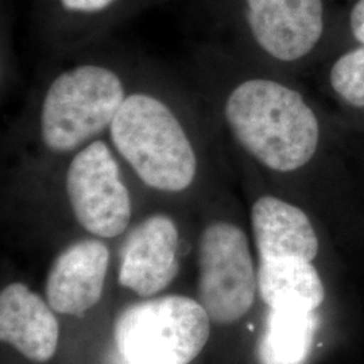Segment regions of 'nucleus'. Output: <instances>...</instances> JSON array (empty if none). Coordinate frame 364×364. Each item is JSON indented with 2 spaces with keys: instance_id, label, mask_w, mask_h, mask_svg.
Returning <instances> with one entry per match:
<instances>
[{
  "instance_id": "nucleus-12",
  "label": "nucleus",
  "mask_w": 364,
  "mask_h": 364,
  "mask_svg": "<svg viewBox=\"0 0 364 364\" xmlns=\"http://www.w3.org/2000/svg\"><path fill=\"white\" fill-rule=\"evenodd\" d=\"M258 290L269 309L317 311L326 287L312 262L299 258L258 259Z\"/></svg>"
},
{
  "instance_id": "nucleus-8",
  "label": "nucleus",
  "mask_w": 364,
  "mask_h": 364,
  "mask_svg": "<svg viewBox=\"0 0 364 364\" xmlns=\"http://www.w3.org/2000/svg\"><path fill=\"white\" fill-rule=\"evenodd\" d=\"M243 15L254 45L281 64L305 58L324 30L321 0H243Z\"/></svg>"
},
{
  "instance_id": "nucleus-2",
  "label": "nucleus",
  "mask_w": 364,
  "mask_h": 364,
  "mask_svg": "<svg viewBox=\"0 0 364 364\" xmlns=\"http://www.w3.org/2000/svg\"><path fill=\"white\" fill-rule=\"evenodd\" d=\"M193 80L216 134L260 168L289 176L312 161L320 123L301 92L266 76L237 77L212 48L193 60Z\"/></svg>"
},
{
  "instance_id": "nucleus-1",
  "label": "nucleus",
  "mask_w": 364,
  "mask_h": 364,
  "mask_svg": "<svg viewBox=\"0 0 364 364\" xmlns=\"http://www.w3.org/2000/svg\"><path fill=\"white\" fill-rule=\"evenodd\" d=\"M216 138L195 90L144 63L107 134L144 195L183 207L218 192Z\"/></svg>"
},
{
  "instance_id": "nucleus-10",
  "label": "nucleus",
  "mask_w": 364,
  "mask_h": 364,
  "mask_svg": "<svg viewBox=\"0 0 364 364\" xmlns=\"http://www.w3.org/2000/svg\"><path fill=\"white\" fill-rule=\"evenodd\" d=\"M0 338L31 362H49L58 348L60 326L48 299L22 282L3 287Z\"/></svg>"
},
{
  "instance_id": "nucleus-4",
  "label": "nucleus",
  "mask_w": 364,
  "mask_h": 364,
  "mask_svg": "<svg viewBox=\"0 0 364 364\" xmlns=\"http://www.w3.org/2000/svg\"><path fill=\"white\" fill-rule=\"evenodd\" d=\"M7 181L14 193L61 207L82 236L107 242L127 232L139 216V200L149 198L107 136L60 159L10 164Z\"/></svg>"
},
{
  "instance_id": "nucleus-3",
  "label": "nucleus",
  "mask_w": 364,
  "mask_h": 364,
  "mask_svg": "<svg viewBox=\"0 0 364 364\" xmlns=\"http://www.w3.org/2000/svg\"><path fill=\"white\" fill-rule=\"evenodd\" d=\"M141 66L102 55L77 58L46 75L7 134L10 162L60 159L105 138Z\"/></svg>"
},
{
  "instance_id": "nucleus-5",
  "label": "nucleus",
  "mask_w": 364,
  "mask_h": 364,
  "mask_svg": "<svg viewBox=\"0 0 364 364\" xmlns=\"http://www.w3.org/2000/svg\"><path fill=\"white\" fill-rule=\"evenodd\" d=\"M218 192L197 208L203 216L195 230L198 302L212 324L232 326L252 308L258 290L248 235L234 219L223 213Z\"/></svg>"
},
{
  "instance_id": "nucleus-13",
  "label": "nucleus",
  "mask_w": 364,
  "mask_h": 364,
  "mask_svg": "<svg viewBox=\"0 0 364 364\" xmlns=\"http://www.w3.org/2000/svg\"><path fill=\"white\" fill-rule=\"evenodd\" d=\"M260 338V364H305L317 331L316 311L269 309Z\"/></svg>"
},
{
  "instance_id": "nucleus-11",
  "label": "nucleus",
  "mask_w": 364,
  "mask_h": 364,
  "mask_svg": "<svg viewBox=\"0 0 364 364\" xmlns=\"http://www.w3.org/2000/svg\"><path fill=\"white\" fill-rule=\"evenodd\" d=\"M251 231L258 259L299 258L309 260L318 254V237L302 209L275 195H260L250 212Z\"/></svg>"
},
{
  "instance_id": "nucleus-16",
  "label": "nucleus",
  "mask_w": 364,
  "mask_h": 364,
  "mask_svg": "<svg viewBox=\"0 0 364 364\" xmlns=\"http://www.w3.org/2000/svg\"><path fill=\"white\" fill-rule=\"evenodd\" d=\"M351 28L355 38L364 45V0H359L352 10Z\"/></svg>"
},
{
  "instance_id": "nucleus-7",
  "label": "nucleus",
  "mask_w": 364,
  "mask_h": 364,
  "mask_svg": "<svg viewBox=\"0 0 364 364\" xmlns=\"http://www.w3.org/2000/svg\"><path fill=\"white\" fill-rule=\"evenodd\" d=\"M183 205L165 203L147 209L120 237L117 281L141 299L156 297L181 270L185 227L177 213Z\"/></svg>"
},
{
  "instance_id": "nucleus-15",
  "label": "nucleus",
  "mask_w": 364,
  "mask_h": 364,
  "mask_svg": "<svg viewBox=\"0 0 364 364\" xmlns=\"http://www.w3.org/2000/svg\"><path fill=\"white\" fill-rule=\"evenodd\" d=\"M120 0H55L60 13L66 18L92 19L105 16L117 6Z\"/></svg>"
},
{
  "instance_id": "nucleus-14",
  "label": "nucleus",
  "mask_w": 364,
  "mask_h": 364,
  "mask_svg": "<svg viewBox=\"0 0 364 364\" xmlns=\"http://www.w3.org/2000/svg\"><path fill=\"white\" fill-rule=\"evenodd\" d=\"M331 84L347 103L364 107V46L338 58L331 70Z\"/></svg>"
},
{
  "instance_id": "nucleus-6",
  "label": "nucleus",
  "mask_w": 364,
  "mask_h": 364,
  "mask_svg": "<svg viewBox=\"0 0 364 364\" xmlns=\"http://www.w3.org/2000/svg\"><path fill=\"white\" fill-rule=\"evenodd\" d=\"M212 321L197 299L171 294L124 308L114 341L126 364H191L210 336Z\"/></svg>"
},
{
  "instance_id": "nucleus-9",
  "label": "nucleus",
  "mask_w": 364,
  "mask_h": 364,
  "mask_svg": "<svg viewBox=\"0 0 364 364\" xmlns=\"http://www.w3.org/2000/svg\"><path fill=\"white\" fill-rule=\"evenodd\" d=\"M112 260L109 242L77 236L54 257L45 282V294L53 311L81 317L103 296Z\"/></svg>"
}]
</instances>
